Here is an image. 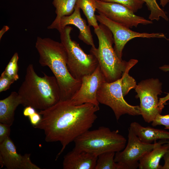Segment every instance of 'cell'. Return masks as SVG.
Here are the masks:
<instances>
[{
	"instance_id": "obj_1",
	"label": "cell",
	"mask_w": 169,
	"mask_h": 169,
	"mask_svg": "<svg viewBox=\"0 0 169 169\" xmlns=\"http://www.w3.org/2000/svg\"><path fill=\"white\" fill-rule=\"evenodd\" d=\"M99 110V105L91 103L75 105L70 100H60L40 110L41 119L33 127L44 131L46 141L60 142L62 147L56 160L69 144L92 127Z\"/></svg>"
},
{
	"instance_id": "obj_2",
	"label": "cell",
	"mask_w": 169,
	"mask_h": 169,
	"mask_svg": "<svg viewBox=\"0 0 169 169\" xmlns=\"http://www.w3.org/2000/svg\"><path fill=\"white\" fill-rule=\"evenodd\" d=\"M35 47L39 56V63L48 67L56 78L59 86L60 100H69L79 90L81 80L72 76L67 65V55L61 42L49 38L37 37Z\"/></svg>"
},
{
	"instance_id": "obj_3",
	"label": "cell",
	"mask_w": 169,
	"mask_h": 169,
	"mask_svg": "<svg viewBox=\"0 0 169 169\" xmlns=\"http://www.w3.org/2000/svg\"><path fill=\"white\" fill-rule=\"evenodd\" d=\"M43 74L42 77L38 76L32 64L27 67L24 79L18 92L23 106L44 110L60 100V90L56 78Z\"/></svg>"
},
{
	"instance_id": "obj_4",
	"label": "cell",
	"mask_w": 169,
	"mask_h": 169,
	"mask_svg": "<svg viewBox=\"0 0 169 169\" xmlns=\"http://www.w3.org/2000/svg\"><path fill=\"white\" fill-rule=\"evenodd\" d=\"M94 32L98 38L99 45L98 48L91 47L90 53L96 58L106 82H112L120 79L124 73L130 70L138 61L131 59L126 62L118 57L112 46L113 34L105 26L100 24Z\"/></svg>"
},
{
	"instance_id": "obj_5",
	"label": "cell",
	"mask_w": 169,
	"mask_h": 169,
	"mask_svg": "<svg viewBox=\"0 0 169 169\" xmlns=\"http://www.w3.org/2000/svg\"><path fill=\"white\" fill-rule=\"evenodd\" d=\"M74 148L87 151L97 156L102 153L123 150L126 140L119 133L118 130L111 131L107 127L101 126L97 129L89 130L74 141Z\"/></svg>"
},
{
	"instance_id": "obj_6",
	"label": "cell",
	"mask_w": 169,
	"mask_h": 169,
	"mask_svg": "<svg viewBox=\"0 0 169 169\" xmlns=\"http://www.w3.org/2000/svg\"><path fill=\"white\" fill-rule=\"evenodd\" d=\"M72 29V27L67 26L59 32L60 42L66 51L69 72L75 79L81 80L84 76L92 74L99 64L93 54L85 53L79 44L71 39Z\"/></svg>"
},
{
	"instance_id": "obj_7",
	"label": "cell",
	"mask_w": 169,
	"mask_h": 169,
	"mask_svg": "<svg viewBox=\"0 0 169 169\" xmlns=\"http://www.w3.org/2000/svg\"><path fill=\"white\" fill-rule=\"evenodd\" d=\"M128 92L121 78L113 82L103 83L98 91L97 100L99 103L107 105L112 109L117 121L125 114L133 116L141 115L139 106L130 105L124 98Z\"/></svg>"
},
{
	"instance_id": "obj_8",
	"label": "cell",
	"mask_w": 169,
	"mask_h": 169,
	"mask_svg": "<svg viewBox=\"0 0 169 169\" xmlns=\"http://www.w3.org/2000/svg\"><path fill=\"white\" fill-rule=\"evenodd\" d=\"M135 90L137 93L136 97L140 100L141 115L146 122H152L163 107L158 97L161 93V83L157 79H146L140 82Z\"/></svg>"
},
{
	"instance_id": "obj_9",
	"label": "cell",
	"mask_w": 169,
	"mask_h": 169,
	"mask_svg": "<svg viewBox=\"0 0 169 169\" xmlns=\"http://www.w3.org/2000/svg\"><path fill=\"white\" fill-rule=\"evenodd\" d=\"M128 131L127 144L123 150L115 152L114 160L121 165L123 169H136L138 168L139 160L152 150L154 143L142 142L130 127Z\"/></svg>"
},
{
	"instance_id": "obj_10",
	"label": "cell",
	"mask_w": 169,
	"mask_h": 169,
	"mask_svg": "<svg viewBox=\"0 0 169 169\" xmlns=\"http://www.w3.org/2000/svg\"><path fill=\"white\" fill-rule=\"evenodd\" d=\"M95 0L98 13L129 28L136 27L140 24L146 25L153 23L152 21L136 15L129 8L121 4Z\"/></svg>"
},
{
	"instance_id": "obj_11",
	"label": "cell",
	"mask_w": 169,
	"mask_h": 169,
	"mask_svg": "<svg viewBox=\"0 0 169 169\" xmlns=\"http://www.w3.org/2000/svg\"><path fill=\"white\" fill-rule=\"evenodd\" d=\"M96 16L100 24L106 26L112 33L115 44L114 49L117 55L121 59H122L124 48L126 43L131 39L137 37L166 38L164 34L161 33H141L133 31L130 28L110 19L100 13L96 15Z\"/></svg>"
},
{
	"instance_id": "obj_12",
	"label": "cell",
	"mask_w": 169,
	"mask_h": 169,
	"mask_svg": "<svg viewBox=\"0 0 169 169\" xmlns=\"http://www.w3.org/2000/svg\"><path fill=\"white\" fill-rule=\"evenodd\" d=\"M105 82H106L105 78L98 65L92 74L82 78L80 87L69 100L75 105L89 103L99 105L97 93L102 84Z\"/></svg>"
},
{
	"instance_id": "obj_13",
	"label": "cell",
	"mask_w": 169,
	"mask_h": 169,
	"mask_svg": "<svg viewBox=\"0 0 169 169\" xmlns=\"http://www.w3.org/2000/svg\"><path fill=\"white\" fill-rule=\"evenodd\" d=\"M30 154L22 155L10 137L0 143V164L8 169H40L31 161Z\"/></svg>"
},
{
	"instance_id": "obj_14",
	"label": "cell",
	"mask_w": 169,
	"mask_h": 169,
	"mask_svg": "<svg viewBox=\"0 0 169 169\" xmlns=\"http://www.w3.org/2000/svg\"><path fill=\"white\" fill-rule=\"evenodd\" d=\"M80 9L76 4L74 10L71 14L62 17L57 23L53 25L50 24L47 28L48 29H56L59 32L68 25H74L79 30L78 35L79 39L91 47H95L90 26L87 25L85 20L82 18Z\"/></svg>"
},
{
	"instance_id": "obj_15",
	"label": "cell",
	"mask_w": 169,
	"mask_h": 169,
	"mask_svg": "<svg viewBox=\"0 0 169 169\" xmlns=\"http://www.w3.org/2000/svg\"><path fill=\"white\" fill-rule=\"evenodd\" d=\"M98 156L74 148L64 157V169H95Z\"/></svg>"
},
{
	"instance_id": "obj_16",
	"label": "cell",
	"mask_w": 169,
	"mask_h": 169,
	"mask_svg": "<svg viewBox=\"0 0 169 169\" xmlns=\"http://www.w3.org/2000/svg\"><path fill=\"white\" fill-rule=\"evenodd\" d=\"M167 140H160L158 142H154L153 149L145 154L139 160V169H162V166L159 163L166 151V143Z\"/></svg>"
},
{
	"instance_id": "obj_17",
	"label": "cell",
	"mask_w": 169,
	"mask_h": 169,
	"mask_svg": "<svg viewBox=\"0 0 169 169\" xmlns=\"http://www.w3.org/2000/svg\"><path fill=\"white\" fill-rule=\"evenodd\" d=\"M22 99L18 92H11L9 95L0 100V123L11 126L14 120L15 111L22 104Z\"/></svg>"
},
{
	"instance_id": "obj_18",
	"label": "cell",
	"mask_w": 169,
	"mask_h": 169,
	"mask_svg": "<svg viewBox=\"0 0 169 169\" xmlns=\"http://www.w3.org/2000/svg\"><path fill=\"white\" fill-rule=\"evenodd\" d=\"M135 134L142 142L149 144L158 140H169V132L151 127H144L138 123L134 122L130 125Z\"/></svg>"
},
{
	"instance_id": "obj_19",
	"label": "cell",
	"mask_w": 169,
	"mask_h": 169,
	"mask_svg": "<svg viewBox=\"0 0 169 169\" xmlns=\"http://www.w3.org/2000/svg\"><path fill=\"white\" fill-rule=\"evenodd\" d=\"M77 0H53L52 3L55 8L56 16L50 25H54L62 17L71 14L74 10Z\"/></svg>"
},
{
	"instance_id": "obj_20",
	"label": "cell",
	"mask_w": 169,
	"mask_h": 169,
	"mask_svg": "<svg viewBox=\"0 0 169 169\" xmlns=\"http://www.w3.org/2000/svg\"><path fill=\"white\" fill-rule=\"evenodd\" d=\"M76 4L82 11L87 18L88 25L92 26L94 29L98 28L95 12L96 10L95 0H78Z\"/></svg>"
},
{
	"instance_id": "obj_21",
	"label": "cell",
	"mask_w": 169,
	"mask_h": 169,
	"mask_svg": "<svg viewBox=\"0 0 169 169\" xmlns=\"http://www.w3.org/2000/svg\"><path fill=\"white\" fill-rule=\"evenodd\" d=\"M115 153L109 151L99 155L95 169H123L121 165L115 162Z\"/></svg>"
},
{
	"instance_id": "obj_22",
	"label": "cell",
	"mask_w": 169,
	"mask_h": 169,
	"mask_svg": "<svg viewBox=\"0 0 169 169\" xmlns=\"http://www.w3.org/2000/svg\"><path fill=\"white\" fill-rule=\"evenodd\" d=\"M146 3L148 9L150 11L149 19L151 21H158L160 17L166 21L168 18L165 12L161 9L156 2V0H142Z\"/></svg>"
},
{
	"instance_id": "obj_23",
	"label": "cell",
	"mask_w": 169,
	"mask_h": 169,
	"mask_svg": "<svg viewBox=\"0 0 169 169\" xmlns=\"http://www.w3.org/2000/svg\"><path fill=\"white\" fill-rule=\"evenodd\" d=\"M19 59L18 54L15 53L6 66L4 71L5 74L15 81L19 78L18 74V62Z\"/></svg>"
},
{
	"instance_id": "obj_24",
	"label": "cell",
	"mask_w": 169,
	"mask_h": 169,
	"mask_svg": "<svg viewBox=\"0 0 169 169\" xmlns=\"http://www.w3.org/2000/svg\"><path fill=\"white\" fill-rule=\"evenodd\" d=\"M105 2L121 4L128 7L134 13L141 9L144 2L142 0H100Z\"/></svg>"
},
{
	"instance_id": "obj_25",
	"label": "cell",
	"mask_w": 169,
	"mask_h": 169,
	"mask_svg": "<svg viewBox=\"0 0 169 169\" xmlns=\"http://www.w3.org/2000/svg\"><path fill=\"white\" fill-rule=\"evenodd\" d=\"M151 125L153 126L163 125L165 126V129H169V114L162 115L158 114L152 122Z\"/></svg>"
},
{
	"instance_id": "obj_26",
	"label": "cell",
	"mask_w": 169,
	"mask_h": 169,
	"mask_svg": "<svg viewBox=\"0 0 169 169\" xmlns=\"http://www.w3.org/2000/svg\"><path fill=\"white\" fill-rule=\"evenodd\" d=\"M15 81L14 79L8 77L4 71L0 77V92L6 91L9 89L10 85Z\"/></svg>"
},
{
	"instance_id": "obj_27",
	"label": "cell",
	"mask_w": 169,
	"mask_h": 169,
	"mask_svg": "<svg viewBox=\"0 0 169 169\" xmlns=\"http://www.w3.org/2000/svg\"><path fill=\"white\" fill-rule=\"evenodd\" d=\"M10 126L8 125L0 123V143L9 137Z\"/></svg>"
},
{
	"instance_id": "obj_28",
	"label": "cell",
	"mask_w": 169,
	"mask_h": 169,
	"mask_svg": "<svg viewBox=\"0 0 169 169\" xmlns=\"http://www.w3.org/2000/svg\"><path fill=\"white\" fill-rule=\"evenodd\" d=\"M41 115L37 112L28 117L30 123L33 126H36L40 122L42 117Z\"/></svg>"
},
{
	"instance_id": "obj_29",
	"label": "cell",
	"mask_w": 169,
	"mask_h": 169,
	"mask_svg": "<svg viewBox=\"0 0 169 169\" xmlns=\"http://www.w3.org/2000/svg\"><path fill=\"white\" fill-rule=\"evenodd\" d=\"M167 146L166 151L163 156L164 164L162 169H169V141L166 143Z\"/></svg>"
},
{
	"instance_id": "obj_30",
	"label": "cell",
	"mask_w": 169,
	"mask_h": 169,
	"mask_svg": "<svg viewBox=\"0 0 169 169\" xmlns=\"http://www.w3.org/2000/svg\"><path fill=\"white\" fill-rule=\"evenodd\" d=\"M25 107L23 110V114L25 117H28L36 112L35 109L31 106H28Z\"/></svg>"
},
{
	"instance_id": "obj_31",
	"label": "cell",
	"mask_w": 169,
	"mask_h": 169,
	"mask_svg": "<svg viewBox=\"0 0 169 169\" xmlns=\"http://www.w3.org/2000/svg\"><path fill=\"white\" fill-rule=\"evenodd\" d=\"M9 29V26L7 25L4 26L0 31V40H1L4 33Z\"/></svg>"
},
{
	"instance_id": "obj_32",
	"label": "cell",
	"mask_w": 169,
	"mask_h": 169,
	"mask_svg": "<svg viewBox=\"0 0 169 169\" xmlns=\"http://www.w3.org/2000/svg\"><path fill=\"white\" fill-rule=\"evenodd\" d=\"M160 2L161 5L164 7L169 2V0H160Z\"/></svg>"
},
{
	"instance_id": "obj_33",
	"label": "cell",
	"mask_w": 169,
	"mask_h": 169,
	"mask_svg": "<svg viewBox=\"0 0 169 169\" xmlns=\"http://www.w3.org/2000/svg\"><path fill=\"white\" fill-rule=\"evenodd\" d=\"M161 70L167 71H169V65H165L160 68Z\"/></svg>"
},
{
	"instance_id": "obj_34",
	"label": "cell",
	"mask_w": 169,
	"mask_h": 169,
	"mask_svg": "<svg viewBox=\"0 0 169 169\" xmlns=\"http://www.w3.org/2000/svg\"></svg>"
}]
</instances>
